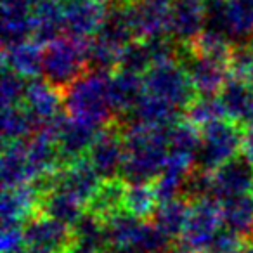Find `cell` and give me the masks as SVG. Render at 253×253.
<instances>
[{
  "label": "cell",
  "mask_w": 253,
  "mask_h": 253,
  "mask_svg": "<svg viewBox=\"0 0 253 253\" xmlns=\"http://www.w3.org/2000/svg\"><path fill=\"white\" fill-rule=\"evenodd\" d=\"M218 97L224 104L227 118L241 125L253 104V85L236 75H231L218 92Z\"/></svg>",
  "instance_id": "obj_27"
},
{
  "label": "cell",
  "mask_w": 253,
  "mask_h": 253,
  "mask_svg": "<svg viewBox=\"0 0 253 253\" xmlns=\"http://www.w3.org/2000/svg\"><path fill=\"white\" fill-rule=\"evenodd\" d=\"M50 130L56 137L63 165H68L87 156L101 128L63 113L50 125Z\"/></svg>",
  "instance_id": "obj_8"
},
{
  "label": "cell",
  "mask_w": 253,
  "mask_h": 253,
  "mask_svg": "<svg viewBox=\"0 0 253 253\" xmlns=\"http://www.w3.org/2000/svg\"><path fill=\"white\" fill-rule=\"evenodd\" d=\"M248 45L252 47V50H253V35H252V39H250V42H248Z\"/></svg>",
  "instance_id": "obj_46"
},
{
  "label": "cell",
  "mask_w": 253,
  "mask_h": 253,
  "mask_svg": "<svg viewBox=\"0 0 253 253\" xmlns=\"http://www.w3.org/2000/svg\"><path fill=\"white\" fill-rule=\"evenodd\" d=\"M43 45L35 40H26L14 45L4 47L2 50V66L16 71L26 80H33L42 75Z\"/></svg>",
  "instance_id": "obj_20"
},
{
  "label": "cell",
  "mask_w": 253,
  "mask_h": 253,
  "mask_svg": "<svg viewBox=\"0 0 253 253\" xmlns=\"http://www.w3.org/2000/svg\"><path fill=\"white\" fill-rule=\"evenodd\" d=\"M201 144V132L196 125L186 118L179 120L169 130V149L175 155L189 156L194 160L196 151Z\"/></svg>",
  "instance_id": "obj_34"
},
{
  "label": "cell",
  "mask_w": 253,
  "mask_h": 253,
  "mask_svg": "<svg viewBox=\"0 0 253 253\" xmlns=\"http://www.w3.org/2000/svg\"><path fill=\"white\" fill-rule=\"evenodd\" d=\"M118 57H120V49L109 45L108 42L97 39V37H92L88 40V45H87L88 70L113 73L118 68Z\"/></svg>",
  "instance_id": "obj_38"
},
{
  "label": "cell",
  "mask_w": 253,
  "mask_h": 253,
  "mask_svg": "<svg viewBox=\"0 0 253 253\" xmlns=\"http://www.w3.org/2000/svg\"><path fill=\"white\" fill-rule=\"evenodd\" d=\"M23 106L32 113L42 130L52 125L57 116L63 115L61 111V106H64L63 92L52 87L45 78H33L28 82Z\"/></svg>",
  "instance_id": "obj_13"
},
{
  "label": "cell",
  "mask_w": 253,
  "mask_h": 253,
  "mask_svg": "<svg viewBox=\"0 0 253 253\" xmlns=\"http://www.w3.org/2000/svg\"><path fill=\"white\" fill-rule=\"evenodd\" d=\"M120 122L125 142L122 179L126 184L155 182L169 156L170 126H153L137 122Z\"/></svg>",
  "instance_id": "obj_1"
},
{
  "label": "cell",
  "mask_w": 253,
  "mask_h": 253,
  "mask_svg": "<svg viewBox=\"0 0 253 253\" xmlns=\"http://www.w3.org/2000/svg\"><path fill=\"white\" fill-rule=\"evenodd\" d=\"M213 198L225 201L253 193V163L245 155H238L211 172Z\"/></svg>",
  "instance_id": "obj_11"
},
{
  "label": "cell",
  "mask_w": 253,
  "mask_h": 253,
  "mask_svg": "<svg viewBox=\"0 0 253 253\" xmlns=\"http://www.w3.org/2000/svg\"><path fill=\"white\" fill-rule=\"evenodd\" d=\"M104 253H139L135 248H132V246H118V245H111L108 246V250H106Z\"/></svg>",
  "instance_id": "obj_43"
},
{
  "label": "cell",
  "mask_w": 253,
  "mask_h": 253,
  "mask_svg": "<svg viewBox=\"0 0 253 253\" xmlns=\"http://www.w3.org/2000/svg\"><path fill=\"white\" fill-rule=\"evenodd\" d=\"M245 243V238L229 231L227 227H222L205 253H241Z\"/></svg>",
  "instance_id": "obj_42"
},
{
  "label": "cell",
  "mask_w": 253,
  "mask_h": 253,
  "mask_svg": "<svg viewBox=\"0 0 253 253\" xmlns=\"http://www.w3.org/2000/svg\"><path fill=\"white\" fill-rule=\"evenodd\" d=\"M88 40L61 35L50 43L43 45L42 78H45L52 87L61 92L70 88L82 75L88 71Z\"/></svg>",
  "instance_id": "obj_3"
},
{
  "label": "cell",
  "mask_w": 253,
  "mask_h": 253,
  "mask_svg": "<svg viewBox=\"0 0 253 253\" xmlns=\"http://www.w3.org/2000/svg\"><path fill=\"white\" fill-rule=\"evenodd\" d=\"M87 158L102 180L118 179L122 175V167L125 162V142L120 122L115 120L99 130L94 144L88 149Z\"/></svg>",
  "instance_id": "obj_7"
},
{
  "label": "cell",
  "mask_w": 253,
  "mask_h": 253,
  "mask_svg": "<svg viewBox=\"0 0 253 253\" xmlns=\"http://www.w3.org/2000/svg\"><path fill=\"white\" fill-rule=\"evenodd\" d=\"M153 56L146 40H134L120 50L118 68L116 70L130 71L135 75H144L153 66Z\"/></svg>",
  "instance_id": "obj_37"
},
{
  "label": "cell",
  "mask_w": 253,
  "mask_h": 253,
  "mask_svg": "<svg viewBox=\"0 0 253 253\" xmlns=\"http://www.w3.org/2000/svg\"><path fill=\"white\" fill-rule=\"evenodd\" d=\"M71 250L78 253H104L109 246L104 220L88 210L71 227Z\"/></svg>",
  "instance_id": "obj_23"
},
{
  "label": "cell",
  "mask_w": 253,
  "mask_h": 253,
  "mask_svg": "<svg viewBox=\"0 0 253 253\" xmlns=\"http://www.w3.org/2000/svg\"><path fill=\"white\" fill-rule=\"evenodd\" d=\"M33 37L40 45H47L64 33L63 0H33Z\"/></svg>",
  "instance_id": "obj_19"
},
{
  "label": "cell",
  "mask_w": 253,
  "mask_h": 253,
  "mask_svg": "<svg viewBox=\"0 0 253 253\" xmlns=\"http://www.w3.org/2000/svg\"><path fill=\"white\" fill-rule=\"evenodd\" d=\"M95 37L120 50L134 40H139L132 23L128 4H109L108 14Z\"/></svg>",
  "instance_id": "obj_21"
},
{
  "label": "cell",
  "mask_w": 253,
  "mask_h": 253,
  "mask_svg": "<svg viewBox=\"0 0 253 253\" xmlns=\"http://www.w3.org/2000/svg\"><path fill=\"white\" fill-rule=\"evenodd\" d=\"M144 78L130 71L116 70L109 78V101L116 120L125 118L144 95Z\"/></svg>",
  "instance_id": "obj_18"
},
{
  "label": "cell",
  "mask_w": 253,
  "mask_h": 253,
  "mask_svg": "<svg viewBox=\"0 0 253 253\" xmlns=\"http://www.w3.org/2000/svg\"><path fill=\"white\" fill-rule=\"evenodd\" d=\"M40 198L42 194L33 182L18 187H2V201H0L2 224L9 222L25 224L32 215L39 213Z\"/></svg>",
  "instance_id": "obj_17"
},
{
  "label": "cell",
  "mask_w": 253,
  "mask_h": 253,
  "mask_svg": "<svg viewBox=\"0 0 253 253\" xmlns=\"http://www.w3.org/2000/svg\"><path fill=\"white\" fill-rule=\"evenodd\" d=\"M23 231H25L26 245L42 246L56 253H64L71 248V243H73L71 227L43 213L32 215L23 225Z\"/></svg>",
  "instance_id": "obj_14"
},
{
  "label": "cell",
  "mask_w": 253,
  "mask_h": 253,
  "mask_svg": "<svg viewBox=\"0 0 253 253\" xmlns=\"http://www.w3.org/2000/svg\"><path fill=\"white\" fill-rule=\"evenodd\" d=\"M201 144L194 156V167L215 172L220 165L243 151L245 128L229 118H222L200 128Z\"/></svg>",
  "instance_id": "obj_4"
},
{
  "label": "cell",
  "mask_w": 253,
  "mask_h": 253,
  "mask_svg": "<svg viewBox=\"0 0 253 253\" xmlns=\"http://www.w3.org/2000/svg\"><path fill=\"white\" fill-rule=\"evenodd\" d=\"M40 130L37 120L25 106L2 108V142L28 141Z\"/></svg>",
  "instance_id": "obj_29"
},
{
  "label": "cell",
  "mask_w": 253,
  "mask_h": 253,
  "mask_svg": "<svg viewBox=\"0 0 253 253\" xmlns=\"http://www.w3.org/2000/svg\"><path fill=\"white\" fill-rule=\"evenodd\" d=\"M180 116H184V113L179 108L167 102L165 99H160L156 95L144 92V95L139 99L134 109L126 115V118H128L126 122H137L153 126H172L179 122Z\"/></svg>",
  "instance_id": "obj_22"
},
{
  "label": "cell",
  "mask_w": 253,
  "mask_h": 253,
  "mask_svg": "<svg viewBox=\"0 0 253 253\" xmlns=\"http://www.w3.org/2000/svg\"><path fill=\"white\" fill-rule=\"evenodd\" d=\"M191 49L196 54H200V56L210 57V59L222 61V63L229 64L232 49H234V43L225 35H222V33L203 30V32L200 33V37L191 43Z\"/></svg>",
  "instance_id": "obj_36"
},
{
  "label": "cell",
  "mask_w": 253,
  "mask_h": 253,
  "mask_svg": "<svg viewBox=\"0 0 253 253\" xmlns=\"http://www.w3.org/2000/svg\"><path fill=\"white\" fill-rule=\"evenodd\" d=\"M222 227L224 220L220 203L215 198H205L191 203L189 218L179 239L193 253H205Z\"/></svg>",
  "instance_id": "obj_6"
},
{
  "label": "cell",
  "mask_w": 253,
  "mask_h": 253,
  "mask_svg": "<svg viewBox=\"0 0 253 253\" xmlns=\"http://www.w3.org/2000/svg\"><path fill=\"white\" fill-rule=\"evenodd\" d=\"M142 78H144V88L148 94L165 99L182 113L198 97L186 68L179 61L153 64L142 75Z\"/></svg>",
  "instance_id": "obj_5"
},
{
  "label": "cell",
  "mask_w": 253,
  "mask_h": 253,
  "mask_svg": "<svg viewBox=\"0 0 253 253\" xmlns=\"http://www.w3.org/2000/svg\"><path fill=\"white\" fill-rule=\"evenodd\" d=\"M28 82L30 80H26L25 77L18 75L16 71L2 66V87H0V94H2V108L21 106L23 102H25Z\"/></svg>",
  "instance_id": "obj_39"
},
{
  "label": "cell",
  "mask_w": 253,
  "mask_h": 253,
  "mask_svg": "<svg viewBox=\"0 0 253 253\" xmlns=\"http://www.w3.org/2000/svg\"><path fill=\"white\" fill-rule=\"evenodd\" d=\"M125 191H126V182L122 177L111 180H102L99 189L95 191L92 200L88 201L87 210L95 213L97 217H101L102 220H106L113 213L123 210Z\"/></svg>",
  "instance_id": "obj_30"
},
{
  "label": "cell",
  "mask_w": 253,
  "mask_h": 253,
  "mask_svg": "<svg viewBox=\"0 0 253 253\" xmlns=\"http://www.w3.org/2000/svg\"><path fill=\"white\" fill-rule=\"evenodd\" d=\"M26 146H28V167L32 182L52 175L63 167L59 148L50 126L42 128L33 137H30Z\"/></svg>",
  "instance_id": "obj_15"
},
{
  "label": "cell",
  "mask_w": 253,
  "mask_h": 253,
  "mask_svg": "<svg viewBox=\"0 0 253 253\" xmlns=\"http://www.w3.org/2000/svg\"><path fill=\"white\" fill-rule=\"evenodd\" d=\"M179 63L186 68L198 95H217L231 77L229 64L196 54L191 45H180Z\"/></svg>",
  "instance_id": "obj_9"
},
{
  "label": "cell",
  "mask_w": 253,
  "mask_h": 253,
  "mask_svg": "<svg viewBox=\"0 0 253 253\" xmlns=\"http://www.w3.org/2000/svg\"><path fill=\"white\" fill-rule=\"evenodd\" d=\"M126 4L139 40L170 35L172 0H132Z\"/></svg>",
  "instance_id": "obj_12"
},
{
  "label": "cell",
  "mask_w": 253,
  "mask_h": 253,
  "mask_svg": "<svg viewBox=\"0 0 253 253\" xmlns=\"http://www.w3.org/2000/svg\"><path fill=\"white\" fill-rule=\"evenodd\" d=\"M184 118L198 128H203L208 123L227 118V115L218 95H198L184 111Z\"/></svg>",
  "instance_id": "obj_35"
},
{
  "label": "cell",
  "mask_w": 253,
  "mask_h": 253,
  "mask_svg": "<svg viewBox=\"0 0 253 253\" xmlns=\"http://www.w3.org/2000/svg\"><path fill=\"white\" fill-rule=\"evenodd\" d=\"M241 253H253V238L250 239V241L245 243V246H243Z\"/></svg>",
  "instance_id": "obj_45"
},
{
  "label": "cell",
  "mask_w": 253,
  "mask_h": 253,
  "mask_svg": "<svg viewBox=\"0 0 253 253\" xmlns=\"http://www.w3.org/2000/svg\"><path fill=\"white\" fill-rule=\"evenodd\" d=\"M108 9V0H63L64 35L85 40L95 37Z\"/></svg>",
  "instance_id": "obj_10"
},
{
  "label": "cell",
  "mask_w": 253,
  "mask_h": 253,
  "mask_svg": "<svg viewBox=\"0 0 253 253\" xmlns=\"http://www.w3.org/2000/svg\"><path fill=\"white\" fill-rule=\"evenodd\" d=\"M19 222H9L2 224V234H0V250L2 253H19L26 246L25 231Z\"/></svg>",
  "instance_id": "obj_41"
},
{
  "label": "cell",
  "mask_w": 253,
  "mask_h": 253,
  "mask_svg": "<svg viewBox=\"0 0 253 253\" xmlns=\"http://www.w3.org/2000/svg\"><path fill=\"white\" fill-rule=\"evenodd\" d=\"M146 220L132 215L130 211H126L125 208L111 217L104 220L106 224V236H108L109 246L118 245V246H132L135 248V243L141 234V229Z\"/></svg>",
  "instance_id": "obj_31"
},
{
  "label": "cell",
  "mask_w": 253,
  "mask_h": 253,
  "mask_svg": "<svg viewBox=\"0 0 253 253\" xmlns=\"http://www.w3.org/2000/svg\"><path fill=\"white\" fill-rule=\"evenodd\" d=\"M64 253H78V252H75V250H71V248H70V250H66Z\"/></svg>",
  "instance_id": "obj_47"
},
{
  "label": "cell",
  "mask_w": 253,
  "mask_h": 253,
  "mask_svg": "<svg viewBox=\"0 0 253 253\" xmlns=\"http://www.w3.org/2000/svg\"><path fill=\"white\" fill-rule=\"evenodd\" d=\"M220 207L224 227L245 239L253 238V193L225 200Z\"/></svg>",
  "instance_id": "obj_28"
},
{
  "label": "cell",
  "mask_w": 253,
  "mask_h": 253,
  "mask_svg": "<svg viewBox=\"0 0 253 253\" xmlns=\"http://www.w3.org/2000/svg\"><path fill=\"white\" fill-rule=\"evenodd\" d=\"M158 203L160 201H158V198H156L153 182L126 184L123 208H125L126 211H130L132 215L142 218V220H148V218L153 217Z\"/></svg>",
  "instance_id": "obj_33"
},
{
  "label": "cell",
  "mask_w": 253,
  "mask_h": 253,
  "mask_svg": "<svg viewBox=\"0 0 253 253\" xmlns=\"http://www.w3.org/2000/svg\"><path fill=\"white\" fill-rule=\"evenodd\" d=\"M227 35L234 45H246L253 35V0H227Z\"/></svg>",
  "instance_id": "obj_32"
},
{
  "label": "cell",
  "mask_w": 253,
  "mask_h": 253,
  "mask_svg": "<svg viewBox=\"0 0 253 253\" xmlns=\"http://www.w3.org/2000/svg\"><path fill=\"white\" fill-rule=\"evenodd\" d=\"M109 78L111 73L88 70L70 88L63 92L64 113L97 128L116 120L109 101Z\"/></svg>",
  "instance_id": "obj_2"
},
{
  "label": "cell",
  "mask_w": 253,
  "mask_h": 253,
  "mask_svg": "<svg viewBox=\"0 0 253 253\" xmlns=\"http://www.w3.org/2000/svg\"><path fill=\"white\" fill-rule=\"evenodd\" d=\"M19 253H56L49 248H42V246H32V245H26L25 248L21 250Z\"/></svg>",
  "instance_id": "obj_44"
},
{
  "label": "cell",
  "mask_w": 253,
  "mask_h": 253,
  "mask_svg": "<svg viewBox=\"0 0 253 253\" xmlns=\"http://www.w3.org/2000/svg\"><path fill=\"white\" fill-rule=\"evenodd\" d=\"M180 196L186 198L187 201L205 200V198H213V180H211V172H205L194 167L187 175L186 182L182 186Z\"/></svg>",
  "instance_id": "obj_40"
},
{
  "label": "cell",
  "mask_w": 253,
  "mask_h": 253,
  "mask_svg": "<svg viewBox=\"0 0 253 253\" xmlns=\"http://www.w3.org/2000/svg\"><path fill=\"white\" fill-rule=\"evenodd\" d=\"M205 30V0H172L170 37L191 45Z\"/></svg>",
  "instance_id": "obj_16"
},
{
  "label": "cell",
  "mask_w": 253,
  "mask_h": 253,
  "mask_svg": "<svg viewBox=\"0 0 253 253\" xmlns=\"http://www.w3.org/2000/svg\"><path fill=\"white\" fill-rule=\"evenodd\" d=\"M191 211V201L179 196L173 200L158 203L155 213L151 217V222L172 241L179 239L186 229L187 218Z\"/></svg>",
  "instance_id": "obj_26"
},
{
  "label": "cell",
  "mask_w": 253,
  "mask_h": 253,
  "mask_svg": "<svg viewBox=\"0 0 253 253\" xmlns=\"http://www.w3.org/2000/svg\"><path fill=\"white\" fill-rule=\"evenodd\" d=\"M26 142L28 141L7 142L2 148V158H0L2 187H18L32 182Z\"/></svg>",
  "instance_id": "obj_25"
},
{
  "label": "cell",
  "mask_w": 253,
  "mask_h": 253,
  "mask_svg": "<svg viewBox=\"0 0 253 253\" xmlns=\"http://www.w3.org/2000/svg\"><path fill=\"white\" fill-rule=\"evenodd\" d=\"M85 211H87V205L66 191L54 189L42 194L40 198L39 213L47 215L68 227H73Z\"/></svg>",
  "instance_id": "obj_24"
}]
</instances>
